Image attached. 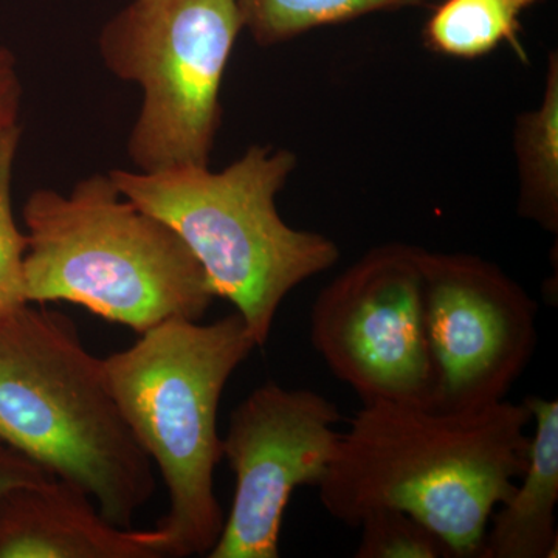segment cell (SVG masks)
I'll return each instance as SVG.
<instances>
[{
    "label": "cell",
    "mask_w": 558,
    "mask_h": 558,
    "mask_svg": "<svg viewBox=\"0 0 558 558\" xmlns=\"http://www.w3.org/2000/svg\"><path fill=\"white\" fill-rule=\"evenodd\" d=\"M531 424L524 400L464 413L368 403L341 433L319 501L351 527L374 510H400L438 534L453 558L478 557L492 513L526 469Z\"/></svg>",
    "instance_id": "obj_1"
},
{
    "label": "cell",
    "mask_w": 558,
    "mask_h": 558,
    "mask_svg": "<svg viewBox=\"0 0 558 558\" xmlns=\"http://www.w3.org/2000/svg\"><path fill=\"white\" fill-rule=\"evenodd\" d=\"M255 348L234 312L208 325L168 319L102 359L117 405L170 494V510L156 526L167 557H208L222 534L215 488L223 458L220 398Z\"/></svg>",
    "instance_id": "obj_4"
},
{
    "label": "cell",
    "mask_w": 558,
    "mask_h": 558,
    "mask_svg": "<svg viewBox=\"0 0 558 558\" xmlns=\"http://www.w3.org/2000/svg\"><path fill=\"white\" fill-rule=\"evenodd\" d=\"M22 220L28 303L75 304L140 336L168 319H202L216 299L189 245L109 172L69 193L33 191Z\"/></svg>",
    "instance_id": "obj_2"
},
{
    "label": "cell",
    "mask_w": 558,
    "mask_h": 558,
    "mask_svg": "<svg viewBox=\"0 0 558 558\" xmlns=\"http://www.w3.org/2000/svg\"><path fill=\"white\" fill-rule=\"evenodd\" d=\"M357 529V558H453L438 534L400 510H374Z\"/></svg>",
    "instance_id": "obj_16"
},
{
    "label": "cell",
    "mask_w": 558,
    "mask_h": 558,
    "mask_svg": "<svg viewBox=\"0 0 558 558\" xmlns=\"http://www.w3.org/2000/svg\"><path fill=\"white\" fill-rule=\"evenodd\" d=\"M425 0H240L244 31L258 46L288 43L323 27L376 13L421 5Z\"/></svg>",
    "instance_id": "obj_14"
},
{
    "label": "cell",
    "mask_w": 558,
    "mask_h": 558,
    "mask_svg": "<svg viewBox=\"0 0 558 558\" xmlns=\"http://www.w3.org/2000/svg\"><path fill=\"white\" fill-rule=\"evenodd\" d=\"M0 442L83 488L102 515L132 527L156 494L106 377L105 362L62 312L28 303L0 323Z\"/></svg>",
    "instance_id": "obj_3"
},
{
    "label": "cell",
    "mask_w": 558,
    "mask_h": 558,
    "mask_svg": "<svg viewBox=\"0 0 558 558\" xmlns=\"http://www.w3.org/2000/svg\"><path fill=\"white\" fill-rule=\"evenodd\" d=\"M432 409L464 413L506 399L537 347L538 307L497 264L421 248Z\"/></svg>",
    "instance_id": "obj_8"
},
{
    "label": "cell",
    "mask_w": 558,
    "mask_h": 558,
    "mask_svg": "<svg viewBox=\"0 0 558 558\" xmlns=\"http://www.w3.org/2000/svg\"><path fill=\"white\" fill-rule=\"evenodd\" d=\"M22 95L16 57L0 44V135L20 124Z\"/></svg>",
    "instance_id": "obj_18"
},
{
    "label": "cell",
    "mask_w": 558,
    "mask_h": 558,
    "mask_svg": "<svg viewBox=\"0 0 558 558\" xmlns=\"http://www.w3.org/2000/svg\"><path fill=\"white\" fill-rule=\"evenodd\" d=\"M51 478L57 476L38 462L0 444V501L17 488L36 486Z\"/></svg>",
    "instance_id": "obj_17"
},
{
    "label": "cell",
    "mask_w": 558,
    "mask_h": 558,
    "mask_svg": "<svg viewBox=\"0 0 558 558\" xmlns=\"http://www.w3.org/2000/svg\"><path fill=\"white\" fill-rule=\"evenodd\" d=\"M242 31L240 0H131L102 25V64L142 90L126 142L132 170L208 167Z\"/></svg>",
    "instance_id": "obj_6"
},
{
    "label": "cell",
    "mask_w": 558,
    "mask_h": 558,
    "mask_svg": "<svg viewBox=\"0 0 558 558\" xmlns=\"http://www.w3.org/2000/svg\"><path fill=\"white\" fill-rule=\"evenodd\" d=\"M336 403L312 389L266 381L230 416L222 454L234 473L230 515L209 558H278L293 492L318 487L341 433Z\"/></svg>",
    "instance_id": "obj_9"
},
{
    "label": "cell",
    "mask_w": 558,
    "mask_h": 558,
    "mask_svg": "<svg viewBox=\"0 0 558 558\" xmlns=\"http://www.w3.org/2000/svg\"><path fill=\"white\" fill-rule=\"evenodd\" d=\"M163 557L159 529L117 526L68 481L21 487L0 501V558Z\"/></svg>",
    "instance_id": "obj_10"
},
{
    "label": "cell",
    "mask_w": 558,
    "mask_h": 558,
    "mask_svg": "<svg viewBox=\"0 0 558 558\" xmlns=\"http://www.w3.org/2000/svg\"><path fill=\"white\" fill-rule=\"evenodd\" d=\"M534 435L527 465L502 509L492 513L478 558H553L557 553L558 402L529 396Z\"/></svg>",
    "instance_id": "obj_11"
},
{
    "label": "cell",
    "mask_w": 558,
    "mask_h": 558,
    "mask_svg": "<svg viewBox=\"0 0 558 558\" xmlns=\"http://www.w3.org/2000/svg\"><path fill=\"white\" fill-rule=\"evenodd\" d=\"M0 444H2V442H0Z\"/></svg>",
    "instance_id": "obj_19"
},
{
    "label": "cell",
    "mask_w": 558,
    "mask_h": 558,
    "mask_svg": "<svg viewBox=\"0 0 558 558\" xmlns=\"http://www.w3.org/2000/svg\"><path fill=\"white\" fill-rule=\"evenodd\" d=\"M311 341L363 405L432 409L421 248L389 242L349 266L315 300Z\"/></svg>",
    "instance_id": "obj_7"
},
{
    "label": "cell",
    "mask_w": 558,
    "mask_h": 558,
    "mask_svg": "<svg viewBox=\"0 0 558 558\" xmlns=\"http://www.w3.org/2000/svg\"><path fill=\"white\" fill-rule=\"evenodd\" d=\"M513 153L519 172L517 211L543 230L558 231V54L550 51L538 108L517 117Z\"/></svg>",
    "instance_id": "obj_12"
},
{
    "label": "cell",
    "mask_w": 558,
    "mask_h": 558,
    "mask_svg": "<svg viewBox=\"0 0 558 558\" xmlns=\"http://www.w3.org/2000/svg\"><path fill=\"white\" fill-rule=\"evenodd\" d=\"M537 0H446L425 25L428 49L444 57L475 60L509 43L521 58L520 16Z\"/></svg>",
    "instance_id": "obj_13"
},
{
    "label": "cell",
    "mask_w": 558,
    "mask_h": 558,
    "mask_svg": "<svg viewBox=\"0 0 558 558\" xmlns=\"http://www.w3.org/2000/svg\"><path fill=\"white\" fill-rule=\"evenodd\" d=\"M21 126L0 135V323L28 304L25 292V231L13 211V175L21 145Z\"/></svg>",
    "instance_id": "obj_15"
},
{
    "label": "cell",
    "mask_w": 558,
    "mask_h": 558,
    "mask_svg": "<svg viewBox=\"0 0 558 558\" xmlns=\"http://www.w3.org/2000/svg\"><path fill=\"white\" fill-rule=\"evenodd\" d=\"M295 168L292 150L253 145L220 171L119 168L109 175L124 197L182 238L215 295L233 304L259 348L286 296L340 258L330 238L293 229L279 215L277 196Z\"/></svg>",
    "instance_id": "obj_5"
}]
</instances>
